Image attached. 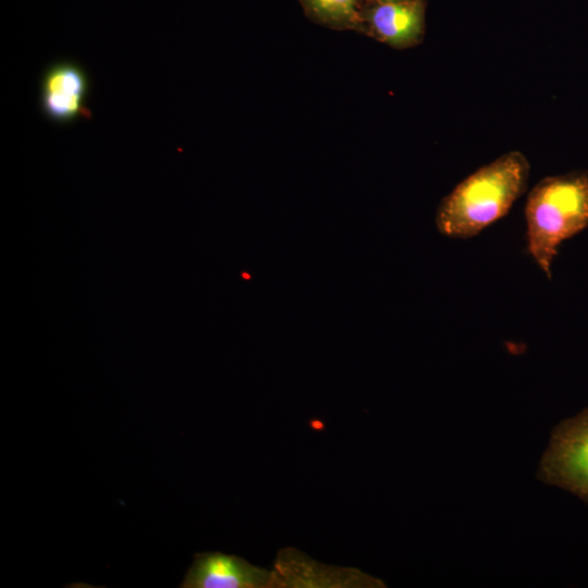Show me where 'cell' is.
Here are the masks:
<instances>
[{"instance_id": "52a82bcc", "label": "cell", "mask_w": 588, "mask_h": 588, "mask_svg": "<svg viewBox=\"0 0 588 588\" xmlns=\"http://www.w3.org/2000/svg\"><path fill=\"white\" fill-rule=\"evenodd\" d=\"M181 588H275L274 572L222 552H200L184 576Z\"/></svg>"}, {"instance_id": "5b68a950", "label": "cell", "mask_w": 588, "mask_h": 588, "mask_svg": "<svg viewBox=\"0 0 588 588\" xmlns=\"http://www.w3.org/2000/svg\"><path fill=\"white\" fill-rule=\"evenodd\" d=\"M275 588H376L383 583L353 567L318 563L294 548L277 553Z\"/></svg>"}, {"instance_id": "8992f818", "label": "cell", "mask_w": 588, "mask_h": 588, "mask_svg": "<svg viewBox=\"0 0 588 588\" xmlns=\"http://www.w3.org/2000/svg\"><path fill=\"white\" fill-rule=\"evenodd\" d=\"M360 32L391 48L409 49L420 45L426 30V0L365 3Z\"/></svg>"}, {"instance_id": "6da1fadb", "label": "cell", "mask_w": 588, "mask_h": 588, "mask_svg": "<svg viewBox=\"0 0 588 588\" xmlns=\"http://www.w3.org/2000/svg\"><path fill=\"white\" fill-rule=\"evenodd\" d=\"M530 174L517 150L478 168L445 195L436 211V226L450 238L467 240L507 215L525 193Z\"/></svg>"}, {"instance_id": "7a4b0ae2", "label": "cell", "mask_w": 588, "mask_h": 588, "mask_svg": "<svg viewBox=\"0 0 588 588\" xmlns=\"http://www.w3.org/2000/svg\"><path fill=\"white\" fill-rule=\"evenodd\" d=\"M527 250L551 279L559 247L588 228V171L546 176L525 204Z\"/></svg>"}, {"instance_id": "277c9868", "label": "cell", "mask_w": 588, "mask_h": 588, "mask_svg": "<svg viewBox=\"0 0 588 588\" xmlns=\"http://www.w3.org/2000/svg\"><path fill=\"white\" fill-rule=\"evenodd\" d=\"M93 83L87 70L66 58L50 62L41 72L38 106L51 124L66 126L91 118L89 107Z\"/></svg>"}, {"instance_id": "ba28073f", "label": "cell", "mask_w": 588, "mask_h": 588, "mask_svg": "<svg viewBox=\"0 0 588 588\" xmlns=\"http://www.w3.org/2000/svg\"><path fill=\"white\" fill-rule=\"evenodd\" d=\"M305 15L314 23L335 29L360 32L362 10L366 0H298Z\"/></svg>"}, {"instance_id": "9c48e42d", "label": "cell", "mask_w": 588, "mask_h": 588, "mask_svg": "<svg viewBox=\"0 0 588 588\" xmlns=\"http://www.w3.org/2000/svg\"><path fill=\"white\" fill-rule=\"evenodd\" d=\"M367 2H377V3H388V2H400L407 0H366Z\"/></svg>"}, {"instance_id": "3957f363", "label": "cell", "mask_w": 588, "mask_h": 588, "mask_svg": "<svg viewBox=\"0 0 588 588\" xmlns=\"http://www.w3.org/2000/svg\"><path fill=\"white\" fill-rule=\"evenodd\" d=\"M539 470L541 480L588 503V407L558 425Z\"/></svg>"}]
</instances>
